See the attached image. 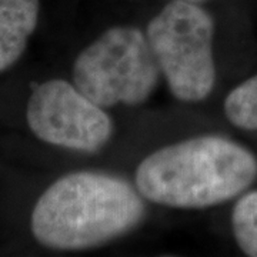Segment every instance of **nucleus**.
Instances as JSON below:
<instances>
[{
    "label": "nucleus",
    "mask_w": 257,
    "mask_h": 257,
    "mask_svg": "<svg viewBox=\"0 0 257 257\" xmlns=\"http://www.w3.org/2000/svg\"><path fill=\"white\" fill-rule=\"evenodd\" d=\"M187 2H193V3H203V2H206V0H187Z\"/></svg>",
    "instance_id": "nucleus-9"
},
{
    "label": "nucleus",
    "mask_w": 257,
    "mask_h": 257,
    "mask_svg": "<svg viewBox=\"0 0 257 257\" xmlns=\"http://www.w3.org/2000/svg\"><path fill=\"white\" fill-rule=\"evenodd\" d=\"M160 73L146 35L132 26H116L77 56L73 83L103 109L135 106L152 96Z\"/></svg>",
    "instance_id": "nucleus-4"
},
{
    "label": "nucleus",
    "mask_w": 257,
    "mask_h": 257,
    "mask_svg": "<svg viewBox=\"0 0 257 257\" xmlns=\"http://www.w3.org/2000/svg\"><path fill=\"white\" fill-rule=\"evenodd\" d=\"M26 119L40 140L76 152H97L113 135V121L103 107L74 83L62 79L42 83L33 90Z\"/></svg>",
    "instance_id": "nucleus-5"
},
{
    "label": "nucleus",
    "mask_w": 257,
    "mask_h": 257,
    "mask_svg": "<svg viewBox=\"0 0 257 257\" xmlns=\"http://www.w3.org/2000/svg\"><path fill=\"white\" fill-rule=\"evenodd\" d=\"M257 176L246 147L221 136H200L159 149L138 167L143 197L177 209H203L244 192Z\"/></svg>",
    "instance_id": "nucleus-2"
},
{
    "label": "nucleus",
    "mask_w": 257,
    "mask_h": 257,
    "mask_svg": "<svg viewBox=\"0 0 257 257\" xmlns=\"http://www.w3.org/2000/svg\"><path fill=\"white\" fill-rule=\"evenodd\" d=\"M39 19V0H0V72L26 50Z\"/></svg>",
    "instance_id": "nucleus-6"
},
{
    "label": "nucleus",
    "mask_w": 257,
    "mask_h": 257,
    "mask_svg": "<svg viewBox=\"0 0 257 257\" xmlns=\"http://www.w3.org/2000/svg\"><path fill=\"white\" fill-rule=\"evenodd\" d=\"M211 16L187 0H172L147 25L146 36L176 99L204 100L216 83Z\"/></svg>",
    "instance_id": "nucleus-3"
},
{
    "label": "nucleus",
    "mask_w": 257,
    "mask_h": 257,
    "mask_svg": "<svg viewBox=\"0 0 257 257\" xmlns=\"http://www.w3.org/2000/svg\"><path fill=\"white\" fill-rule=\"evenodd\" d=\"M146 206L119 176L74 172L56 180L32 211L35 239L55 250H84L128 233L143 220Z\"/></svg>",
    "instance_id": "nucleus-1"
},
{
    "label": "nucleus",
    "mask_w": 257,
    "mask_h": 257,
    "mask_svg": "<svg viewBox=\"0 0 257 257\" xmlns=\"http://www.w3.org/2000/svg\"><path fill=\"white\" fill-rule=\"evenodd\" d=\"M233 233L244 254L257 257V190L236 203L231 216Z\"/></svg>",
    "instance_id": "nucleus-8"
},
{
    "label": "nucleus",
    "mask_w": 257,
    "mask_h": 257,
    "mask_svg": "<svg viewBox=\"0 0 257 257\" xmlns=\"http://www.w3.org/2000/svg\"><path fill=\"white\" fill-rule=\"evenodd\" d=\"M224 113L234 126L244 130H257V74L227 94Z\"/></svg>",
    "instance_id": "nucleus-7"
}]
</instances>
